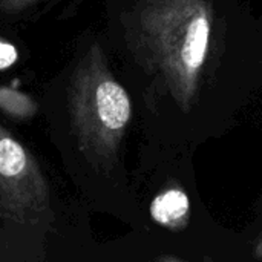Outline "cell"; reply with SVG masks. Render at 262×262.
<instances>
[{"mask_svg":"<svg viewBox=\"0 0 262 262\" xmlns=\"http://www.w3.org/2000/svg\"><path fill=\"white\" fill-rule=\"evenodd\" d=\"M101 29L149 149L221 140L262 92L252 0H103Z\"/></svg>","mask_w":262,"mask_h":262,"instance_id":"1","label":"cell"},{"mask_svg":"<svg viewBox=\"0 0 262 262\" xmlns=\"http://www.w3.org/2000/svg\"><path fill=\"white\" fill-rule=\"evenodd\" d=\"M40 111L49 141L81 196L95 210L146 235L126 167L137 109L101 31L88 28L77 35L69 57L43 86Z\"/></svg>","mask_w":262,"mask_h":262,"instance_id":"2","label":"cell"},{"mask_svg":"<svg viewBox=\"0 0 262 262\" xmlns=\"http://www.w3.org/2000/svg\"><path fill=\"white\" fill-rule=\"evenodd\" d=\"M196 150L141 147L132 180L146 221L169 261L241 262L239 232L221 224L204 203L195 173Z\"/></svg>","mask_w":262,"mask_h":262,"instance_id":"3","label":"cell"},{"mask_svg":"<svg viewBox=\"0 0 262 262\" xmlns=\"http://www.w3.org/2000/svg\"><path fill=\"white\" fill-rule=\"evenodd\" d=\"M52 218V189L38 160L0 123V220L38 226Z\"/></svg>","mask_w":262,"mask_h":262,"instance_id":"4","label":"cell"},{"mask_svg":"<svg viewBox=\"0 0 262 262\" xmlns=\"http://www.w3.org/2000/svg\"><path fill=\"white\" fill-rule=\"evenodd\" d=\"M241 262H262V190L250 209V220L239 230Z\"/></svg>","mask_w":262,"mask_h":262,"instance_id":"5","label":"cell"},{"mask_svg":"<svg viewBox=\"0 0 262 262\" xmlns=\"http://www.w3.org/2000/svg\"><path fill=\"white\" fill-rule=\"evenodd\" d=\"M0 111L15 120H29L40 111V103L25 92L0 86Z\"/></svg>","mask_w":262,"mask_h":262,"instance_id":"6","label":"cell"},{"mask_svg":"<svg viewBox=\"0 0 262 262\" xmlns=\"http://www.w3.org/2000/svg\"><path fill=\"white\" fill-rule=\"evenodd\" d=\"M49 0H0V23L23 21L37 15V9Z\"/></svg>","mask_w":262,"mask_h":262,"instance_id":"7","label":"cell"},{"mask_svg":"<svg viewBox=\"0 0 262 262\" xmlns=\"http://www.w3.org/2000/svg\"><path fill=\"white\" fill-rule=\"evenodd\" d=\"M18 58H20V52L15 43L0 35V71L12 68L18 61Z\"/></svg>","mask_w":262,"mask_h":262,"instance_id":"8","label":"cell"},{"mask_svg":"<svg viewBox=\"0 0 262 262\" xmlns=\"http://www.w3.org/2000/svg\"><path fill=\"white\" fill-rule=\"evenodd\" d=\"M81 2H83V0H71V2H69V5H68V8H66V11H64V17H71V15H74V14L77 12V9L80 8Z\"/></svg>","mask_w":262,"mask_h":262,"instance_id":"9","label":"cell"}]
</instances>
